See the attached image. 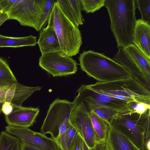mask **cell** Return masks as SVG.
Instances as JSON below:
<instances>
[{
  "mask_svg": "<svg viewBox=\"0 0 150 150\" xmlns=\"http://www.w3.org/2000/svg\"><path fill=\"white\" fill-rule=\"evenodd\" d=\"M54 28L58 38L60 51L72 57L79 52L82 44L81 32L66 16L56 2L47 21Z\"/></svg>",
  "mask_w": 150,
  "mask_h": 150,
  "instance_id": "obj_5",
  "label": "cell"
},
{
  "mask_svg": "<svg viewBox=\"0 0 150 150\" xmlns=\"http://www.w3.org/2000/svg\"><path fill=\"white\" fill-rule=\"evenodd\" d=\"M81 140L82 150H89V147L88 146L81 136Z\"/></svg>",
  "mask_w": 150,
  "mask_h": 150,
  "instance_id": "obj_36",
  "label": "cell"
},
{
  "mask_svg": "<svg viewBox=\"0 0 150 150\" xmlns=\"http://www.w3.org/2000/svg\"><path fill=\"white\" fill-rule=\"evenodd\" d=\"M45 0H0V8L8 16L20 25L40 31Z\"/></svg>",
  "mask_w": 150,
  "mask_h": 150,
  "instance_id": "obj_6",
  "label": "cell"
},
{
  "mask_svg": "<svg viewBox=\"0 0 150 150\" xmlns=\"http://www.w3.org/2000/svg\"><path fill=\"white\" fill-rule=\"evenodd\" d=\"M82 10L86 13H93L104 6L105 0H80Z\"/></svg>",
  "mask_w": 150,
  "mask_h": 150,
  "instance_id": "obj_24",
  "label": "cell"
},
{
  "mask_svg": "<svg viewBox=\"0 0 150 150\" xmlns=\"http://www.w3.org/2000/svg\"><path fill=\"white\" fill-rule=\"evenodd\" d=\"M2 12H3V11L1 8H0V15L1 13Z\"/></svg>",
  "mask_w": 150,
  "mask_h": 150,
  "instance_id": "obj_38",
  "label": "cell"
},
{
  "mask_svg": "<svg viewBox=\"0 0 150 150\" xmlns=\"http://www.w3.org/2000/svg\"><path fill=\"white\" fill-rule=\"evenodd\" d=\"M78 64L71 57L61 51L42 54L39 65L53 77L62 76L75 74Z\"/></svg>",
  "mask_w": 150,
  "mask_h": 150,
  "instance_id": "obj_9",
  "label": "cell"
},
{
  "mask_svg": "<svg viewBox=\"0 0 150 150\" xmlns=\"http://www.w3.org/2000/svg\"><path fill=\"white\" fill-rule=\"evenodd\" d=\"M55 3L54 0H45L40 26V31L48 21Z\"/></svg>",
  "mask_w": 150,
  "mask_h": 150,
  "instance_id": "obj_27",
  "label": "cell"
},
{
  "mask_svg": "<svg viewBox=\"0 0 150 150\" xmlns=\"http://www.w3.org/2000/svg\"><path fill=\"white\" fill-rule=\"evenodd\" d=\"M77 132L70 123L68 124L65 133V139L68 150H71L72 144Z\"/></svg>",
  "mask_w": 150,
  "mask_h": 150,
  "instance_id": "obj_28",
  "label": "cell"
},
{
  "mask_svg": "<svg viewBox=\"0 0 150 150\" xmlns=\"http://www.w3.org/2000/svg\"><path fill=\"white\" fill-rule=\"evenodd\" d=\"M20 150H45L37 146L21 141Z\"/></svg>",
  "mask_w": 150,
  "mask_h": 150,
  "instance_id": "obj_31",
  "label": "cell"
},
{
  "mask_svg": "<svg viewBox=\"0 0 150 150\" xmlns=\"http://www.w3.org/2000/svg\"><path fill=\"white\" fill-rule=\"evenodd\" d=\"M11 84H0V102H4L6 98L7 91L9 89Z\"/></svg>",
  "mask_w": 150,
  "mask_h": 150,
  "instance_id": "obj_34",
  "label": "cell"
},
{
  "mask_svg": "<svg viewBox=\"0 0 150 150\" xmlns=\"http://www.w3.org/2000/svg\"><path fill=\"white\" fill-rule=\"evenodd\" d=\"M127 55L135 62L150 80V59L134 44L123 48Z\"/></svg>",
  "mask_w": 150,
  "mask_h": 150,
  "instance_id": "obj_17",
  "label": "cell"
},
{
  "mask_svg": "<svg viewBox=\"0 0 150 150\" xmlns=\"http://www.w3.org/2000/svg\"><path fill=\"white\" fill-rule=\"evenodd\" d=\"M39 111L38 108L13 106L12 112L5 116V119L8 125L29 127L35 122Z\"/></svg>",
  "mask_w": 150,
  "mask_h": 150,
  "instance_id": "obj_12",
  "label": "cell"
},
{
  "mask_svg": "<svg viewBox=\"0 0 150 150\" xmlns=\"http://www.w3.org/2000/svg\"><path fill=\"white\" fill-rule=\"evenodd\" d=\"M89 113L97 142L107 140L108 131L110 127V123L93 111Z\"/></svg>",
  "mask_w": 150,
  "mask_h": 150,
  "instance_id": "obj_19",
  "label": "cell"
},
{
  "mask_svg": "<svg viewBox=\"0 0 150 150\" xmlns=\"http://www.w3.org/2000/svg\"><path fill=\"white\" fill-rule=\"evenodd\" d=\"M71 150H82L81 136L78 132L75 137Z\"/></svg>",
  "mask_w": 150,
  "mask_h": 150,
  "instance_id": "obj_32",
  "label": "cell"
},
{
  "mask_svg": "<svg viewBox=\"0 0 150 150\" xmlns=\"http://www.w3.org/2000/svg\"><path fill=\"white\" fill-rule=\"evenodd\" d=\"M69 122L80 134L89 148L97 142L89 112L80 105L72 110Z\"/></svg>",
  "mask_w": 150,
  "mask_h": 150,
  "instance_id": "obj_10",
  "label": "cell"
},
{
  "mask_svg": "<svg viewBox=\"0 0 150 150\" xmlns=\"http://www.w3.org/2000/svg\"><path fill=\"white\" fill-rule=\"evenodd\" d=\"M107 141L110 150H141L125 136L111 126Z\"/></svg>",
  "mask_w": 150,
  "mask_h": 150,
  "instance_id": "obj_16",
  "label": "cell"
},
{
  "mask_svg": "<svg viewBox=\"0 0 150 150\" xmlns=\"http://www.w3.org/2000/svg\"><path fill=\"white\" fill-rule=\"evenodd\" d=\"M137 7L141 13V19L150 25V0H136Z\"/></svg>",
  "mask_w": 150,
  "mask_h": 150,
  "instance_id": "obj_25",
  "label": "cell"
},
{
  "mask_svg": "<svg viewBox=\"0 0 150 150\" xmlns=\"http://www.w3.org/2000/svg\"><path fill=\"white\" fill-rule=\"evenodd\" d=\"M64 15L68 19L76 26H79L69 0H55Z\"/></svg>",
  "mask_w": 150,
  "mask_h": 150,
  "instance_id": "obj_23",
  "label": "cell"
},
{
  "mask_svg": "<svg viewBox=\"0 0 150 150\" xmlns=\"http://www.w3.org/2000/svg\"><path fill=\"white\" fill-rule=\"evenodd\" d=\"M87 85L99 93L127 103L135 101L150 104V91L132 76L108 82L98 81Z\"/></svg>",
  "mask_w": 150,
  "mask_h": 150,
  "instance_id": "obj_4",
  "label": "cell"
},
{
  "mask_svg": "<svg viewBox=\"0 0 150 150\" xmlns=\"http://www.w3.org/2000/svg\"><path fill=\"white\" fill-rule=\"evenodd\" d=\"M150 110L140 114L127 110L110 122L141 150H150Z\"/></svg>",
  "mask_w": 150,
  "mask_h": 150,
  "instance_id": "obj_3",
  "label": "cell"
},
{
  "mask_svg": "<svg viewBox=\"0 0 150 150\" xmlns=\"http://www.w3.org/2000/svg\"><path fill=\"white\" fill-rule=\"evenodd\" d=\"M112 59L125 68L131 76L148 90L150 91V80L135 62L127 55L122 48L118 51Z\"/></svg>",
  "mask_w": 150,
  "mask_h": 150,
  "instance_id": "obj_13",
  "label": "cell"
},
{
  "mask_svg": "<svg viewBox=\"0 0 150 150\" xmlns=\"http://www.w3.org/2000/svg\"><path fill=\"white\" fill-rule=\"evenodd\" d=\"M5 131L13 135L21 141L39 146L45 150H57L54 140L41 132L34 131L28 127L8 125Z\"/></svg>",
  "mask_w": 150,
  "mask_h": 150,
  "instance_id": "obj_11",
  "label": "cell"
},
{
  "mask_svg": "<svg viewBox=\"0 0 150 150\" xmlns=\"http://www.w3.org/2000/svg\"><path fill=\"white\" fill-rule=\"evenodd\" d=\"M73 9L79 25L83 24L84 20L81 14L82 8L80 0H69Z\"/></svg>",
  "mask_w": 150,
  "mask_h": 150,
  "instance_id": "obj_29",
  "label": "cell"
},
{
  "mask_svg": "<svg viewBox=\"0 0 150 150\" xmlns=\"http://www.w3.org/2000/svg\"><path fill=\"white\" fill-rule=\"evenodd\" d=\"M127 110L128 109L126 108L117 109L105 107L96 109L93 111L100 117L110 123L112 120Z\"/></svg>",
  "mask_w": 150,
  "mask_h": 150,
  "instance_id": "obj_22",
  "label": "cell"
},
{
  "mask_svg": "<svg viewBox=\"0 0 150 150\" xmlns=\"http://www.w3.org/2000/svg\"><path fill=\"white\" fill-rule=\"evenodd\" d=\"M74 109L73 102L59 98L54 100L50 105L40 128L41 133L49 134L51 138L56 139L61 131L66 130Z\"/></svg>",
  "mask_w": 150,
  "mask_h": 150,
  "instance_id": "obj_7",
  "label": "cell"
},
{
  "mask_svg": "<svg viewBox=\"0 0 150 150\" xmlns=\"http://www.w3.org/2000/svg\"><path fill=\"white\" fill-rule=\"evenodd\" d=\"M37 43L42 54L60 51L56 34L53 28L48 24L42 30Z\"/></svg>",
  "mask_w": 150,
  "mask_h": 150,
  "instance_id": "obj_15",
  "label": "cell"
},
{
  "mask_svg": "<svg viewBox=\"0 0 150 150\" xmlns=\"http://www.w3.org/2000/svg\"><path fill=\"white\" fill-rule=\"evenodd\" d=\"M4 102H0V114H1V113L2 112L1 107H2V105Z\"/></svg>",
  "mask_w": 150,
  "mask_h": 150,
  "instance_id": "obj_37",
  "label": "cell"
},
{
  "mask_svg": "<svg viewBox=\"0 0 150 150\" xmlns=\"http://www.w3.org/2000/svg\"><path fill=\"white\" fill-rule=\"evenodd\" d=\"M7 20L8 16L4 12L1 13L0 15V26Z\"/></svg>",
  "mask_w": 150,
  "mask_h": 150,
  "instance_id": "obj_35",
  "label": "cell"
},
{
  "mask_svg": "<svg viewBox=\"0 0 150 150\" xmlns=\"http://www.w3.org/2000/svg\"><path fill=\"white\" fill-rule=\"evenodd\" d=\"M89 150H110L107 140L98 142L93 147L89 148Z\"/></svg>",
  "mask_w": 150,
  "mask_h": 150,
  "instance_id": "obj_30",
  "label": "cell"
},
{
  "mask_svg": "<svg viewBox=\"0 0 150 150\" xmlns=\"http://www.w3.org/2000/svg\"><path fill=\"white\" fill-rule=\"evenodd\" d=\"M21 141L5 131L0 134V150H20Z\"/></svg>",
  "mask_w": 150,
  "mask_h": 150,
  "instance_id": "obj_20",
  "label": "cell"
},
{
  "mask_svg": "<svg viewBox=\"0 0 150 150\" xmlns=\"http://www.w3.org/2000/svg\"><path fill=\"white\" fill-rule=\"evenodd\" d=\"M132 42L150 59V25L141 19L137 20Z\"/></svg>",
  "mask_w": 150,
  "mask_h": 150,
  "instance_id": "obj_14",
  "label": "cell"
},
{
  "mask_svg": "<svg viewBox=\"0 0 150 150\" xmlns=\"http://www.w3.org/2000/svg\"><path fill=\"white\" fill-rule=\"evenodd\" d=\"M37 43V37L32 35L21 37H13L0 34V47L34 46Z\"/></svg>",
  "mask_w": 150,
  "mask_h": 150,
  "instance_id": "obj_18",
  "label": "cell"
},
{
  "mask_svg": "<svg viewBox=\"0 0 150 150\" xmlns=\"http://www.w3.org/2000/svg\"><path fill=\"white\" fill-rule=\"evenodd\" d=\"M126 108L132 112L142 114L150 110V104L141 102L132 101L127 103Z\"/></svg>",
  "mask_w": 150,
  "mask_h": 150,
  "instance_id": "obj_26",
  "label": "cell"
},
{
  "mask_svg": "<svg viewBox=\"0 0 150 150\" xmlns=\"http://www.w3.org/2000/svg\"><path fill=\"white\" fill-rule=\"evenodd\" d=\"M13 109V105L10 103L4 102L2 106L1 111L5 116L9 115Z\"/></svg>",
  "mask_w": 150,
  "mask_h": 150,
  "instance_id": "obj_33",
  "label": "cell"
},
{
  "mask_svg": "<svg viewBox=\"0 0 150 150\" xmlns=\"http://www.w3.org/2000/svg\"><path fill=\"white\" fill-rule=\"evenodd\" d=\"M16 82L17 79L9 65L0 58V84L8 85Z\"/></svg>",
  "mask_w": 150,
  "mask_h": 150,
  "instance_id": "obj_21",
  "label": "cell"
},
{
  "mask_svg": "<svg viewBox=\"0 0 150 150\" xmlns=\"http://www.w3.org/2000/svg\"><path fill=\"white\" fill-rule=\"evenodd\" d=\"M76 91L78 95L73 102L74 108L82 105L89 112L102 107L126 108L127 102L99 93L89 88L87 85H82Z\"/></svg>",
  "mask_w": 150,
  "mask_h": 150,
  "instance_id": "obj_8",
  "label": "cell"
},
{
  "mask_svg": "<svg viewBox=\"0 0 150 150\" xmlns=\"http://www.w3.org/2000/svg\"><path fill=\"white\" fill-rule=\"evenodd\" d=\"M81 70L100 82L129 78L131 75L125 67L105 56L94 50L83 51L79 57Z\"/></svg>",
  "mask_w": 150,
  "mask_h": 150,
  "instance_id": "obj_2",
  "label": "cell"
},
{
  "mask_svg": "<svg viewBox=\"0 0 150 150\" xmlns=\"http://www.w3.org/2000/svg\"><path fill=\"white\" fill-rule=\"evenodd\" d=\"M110 20V28L117 47L133 44V35L137 21L135 0H105Z\"/></svg>",
  "mask_w": 150,
  "mask_h": 150,
  "instance_id": "obj_1",
  "label": "cell"
}]
</instances>
